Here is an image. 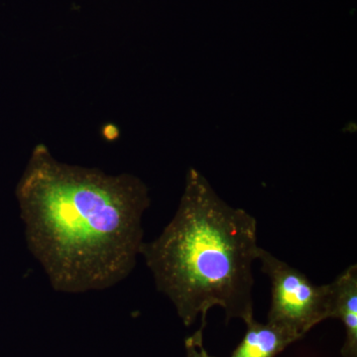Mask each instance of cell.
<instances>
[{
    "label": "cell",
    "instance_id": "6da1fadb",
    "mask_svg": "<svg viewBox=\"0 0 357 357\" xmlns=\"http://www.w3.org/2000/svg\"><path fill=\"white\" fill-rule=\"evenodd\" d=\"M16 197L28 248L54 290H105L133 271L150 206L139 178L62 163L38 144Z\"/></svg>",
    "mask_w": 357,
    "mask_h": 357
},
{
    "label": "cell",
    "instance_id": "7a4b0ae2",
    "mask_svg": "<svg viewBox=\"0 0 357 357\" xmlns=\"http://www.w3.org/2000/svg\"><path fill=\"white\" fill-rule=\"evenodd\" d=\"M260 249L255 218L229 206L191 168L175 215L156 239L144 241L140 255L183 324L191 326L201 316L204 330L215 307L227 323L255 317L253 265Z\"/></svg>",
    "mask_w": 357,
    "mask_h": 357
},
{
    "label": "cell",
    "instance_id": "3957f363",
    "mask_svg": "<svg viewBox=\"0 0 357 357\" xmlns=\"http://www.w3.org/2000/svg\"><path fill=\"white\" fill-rule=\"evenodd\" d=\"M271 283L267 321L284 326L302 338L314 326L330 319V285H316L285 261L260 249L258 259Z\"/></svg>",
    "mask_w": 357,
    "mask_h": 357
},
{
    "label": "cell",
    "instance_id": "277c9868",
    "mask_svg": "<svg viewBox=\"0 0 357 357\" xmlns=\"http://www.w3.org/2000/svg\"><path fill=\"white\" fill-rule=\"evenodd\" d=\"M330 285V319L342 321L345 340L344 357H357V265H351Z\"/></svg>",
    "mask_w": 357,
    "mask_h": 357
},
{
    "label": "cell",
    "instance_id": "5b68a950",
    "mask_svg": "<svg viewBox=\"0 0 357 357\" xmlns=\"http://www.w3.org/2000/svg\"><path fill=\"white\" fill-rule=\"evenodd\" d=\"M245 325V335L230 357H276L300 340L284 326L270 321L260 323L255 317Z\"/></svg>",
    "mask_w": 357,
    "mask_h": 357
},
{
    "label": "cell",
    "instance_id": "8992f818",
    "mask_svg": "<svg viewBox=\"0 0 357 357\" xmlns=\"http://www.w3.org/2000/svg\"><path fill=\"white\" fill-rule=\"evenodd\" d=\"M187 357H215L211 356L204 347V330L199 328L194 335L185 340Z\"/></svg>",
    "mask_w": 357,
    "mask_h": 357
}]
</instances>
